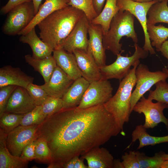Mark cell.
Returning <instances> with one entry per match:
<instances>
[{
    "mask_svg": "<svg viewBox=\"0 0 168 168\" xmlns=\"http://www.w3.org/2000/svg\"><path fill=\"white\" fill-rule=\"evenodd\" d=\"M122 132L103 105L63 108L38 125L36 138L46 141L52 155L48 168H62L70 159L100 147Z\"/></svg>",
    "mask_w": 168,
    "mask_h": 168,
    "instance_id": "obj_1",
    "label": "cell"
},
{
    "mask_svg": "<svg viewBox=\"0 0 168 168\" xmlns=\"http://www.w3.org/2000/svg\"><path fill=\"white\" fill-rule=\"evenodd\" d=\"M84 15L70 6L55 11L37 25L40 38L54 50L57 49Z\"/></svg>",
    "mask_w": 168,
    "mask_h": 168,
    "instance_id": "obj_2",
    "label": "cell"
},
{
    "mask_svg": "<svg viewBox=\"0 0 168 168\" xmlns=\"http://www.w3.org/2000/svg\"><path fill=\"white\" fill-rule=\"evenodd\" d=\"M138 65L133 66L128 74L120 81L115 95L103 104L106 110L113 116L122 132L124 125L129 121L132 112L130 100L132 90L136 85L135 72Z\"/></svg>",
    "mask_w": 168,
    "mask_h": 168,
    "instance_id": "obj_3",
    "label": "cell"
},
{
    "mask_svg": "<svg viewBox=\"0 0 168 168\" xmlns=\"http://www.w3.org/2000/svg\"><path fill=\"white\" fill-rule=\"evenodd\" d=\"M134 16L127 11H119L112 18L107 32L103 35V44L105 49L110 50L114 55L123 52L122 44L119 42L122 37L130 38L137 43V35L134 28Z\"/></svg>",
    "mask_w": 168,
    "mask_h": 168,
    "instance_id": "obj_4",
    "label": "cell"
},
{
    "mask_svg": "<svg viewBox=\"0 0 168 168\" xmlns=\"http://www.w3.org/2000/svg\"><path fill=\"white\" fill-rule=\"evenodd\" d=\"M135 51L131 56L128 54L126 56L121 55L122 52L117 54L116 60L112 64L99 68L101 78L109 80L115 79L120 81L125 77L129 73L130 68L140 64V59L147 57L149 52L134 43Z\"/></svg>",
    "mask_w": 168,
    "mask_h": 168,
    "instance_id": "obj_5",
    "label": "cell"
},
{
    "mask_svg": "<svg viewBox=\"0 0 168 168\" xmlns=\"http://www.w3.org/2000/svg\"><path fill=\"white\" fill-rule=\"evenodd\" d=\"M35 16L32 1L17 5L8 13L2 31L9 35H18L30 22Z\"/></svg>",
    "mask_w": 168,
    "mask_h": 168,
    "instance_id": "obj_6",
    "label": "cell"
},
{
    "mask_svg": "<svg viewBox=\"0 0 168 168\" xmlns=\"http://www.w3.org/2000/svg\"><path fill=\"white\" fill-rule=\"evenodd\" d=\"M135 74V88L132 92L130 100L132 111L136 104L152 86L160 81H166L168 78V74L165 72L150 71L147 65L142 63L137 67Z\"/></svg>",
    "mask_w": 168,
    "mask_h": 168,
    "instance_id": "obj_7",
    "label": "cell"
},
{
    "mask_svg": "<svg viewBox=\"0 0 168 168\" xmlns=\"http://www.w3.org/2000/svg\"><path fill=\"white\" fill-rule=\"evenodd\" d=\"M152 101L143 96L134 106L133 111L144 114L145 120L143 125L146 128H153L162 123L168 130V119L163 112L164 110L168 108V104L157 101L154 103Z\"/></svg>",
    "mask_w": 168,
    "mask_h": 168,
    "instance_id": "obj_8",
    "label": "cell"
},
{
    "mask_svg": "<svg viewBox=\"0 0 168 168\" xmlns=\"http://www.w3.org/2000/svg\"><path fill=\"white\" fill-rule=\"evenodd\" d=\"M159 2L153 0L147 2H140L132 0H117V5L119 11H127L136 17L140 22L143 30L144 43L143 48L149 52L151 55L156 54L154 49L151 44L147 30V15L151 7Z\"/></svg>",
    "mask_w": 168,
    "mask_h": 168,
    "instance_id": "obj_9",
    "label": "cell"
},
{
    "mask_svg": "<svg viewBox=\"0 0 168 168\" xmlns=\"http://www.w3.org/2000/svg\"><path fill=\"white\" fill-rule=\"evenodd\" d=\"M113 88L108 80L101 78L90 83L78 108H86L103 105L112 96Z\"/></svg>",
    "mask_w": 168,
    "mask_h": 168,
    "instance_id": "obj_10",
    "label": "cell"
},
{
    "mask_svg": "<svg viewBox=\"0 0 168 168\" xmlns=\"http://www.w3.org/2000/svg\"><path fill=\"white\" fill-rule=\"evenodd\" d=\"M38 125H20L7 134L6 144L13 155L20 157L24 147L36 138Z\"/></svg>",
    "mask_w": 168,
    "mask_h": 168,
    "instance_id": "obj_11",
    "label": "cell"
},
{
    "mask_svg": "<svg viewBox=\"0 0 168 168\" xmlns=\"http://www.w3.org/2000/svg\"><path fill=\"white\" fill-rule=\"evenodd\" d=\"M90 22L84 15L57 49H62L71 53L77 49L87 50L89 41L87 35Z\"/></svg>",
    "mask_w": 168,
    "mask_h": 168,
    "instance_id": "obj_12",
    "label": "cell"
},
{
    "mask_svg": "<svg viewBox=\"0 0 168 168\" xmlns=\"http://www.w3.org/2000/svg\"><path fill=\"white\" fill-rule=\"evenodd\" d=\"M36 106L26 89L17 86L12 92L4 112L25 114Z\"/></svg>",
    "mask_w": 168,
    "mask_h": 168,
    "instance_id": "obj_13",
    "label": "cell"
},
{
    "mask_svg": "<svg viewBox=\"0 0 168 168\" xmlns=\"http://www.w3.org/2000/svg\"><path fill=\"white\" fill-rule=\"evenodd\" d=\"M82 77L90 83L101 78L100 68L88 50L77 49L73 52Z\"/></svg>",
    "mask_w": 168,
    "mask_h": 168,
    "instance_id": "obj_14",
    "label": "cell"
},
{
    "mask_svg": "<svg viewBox=\"0 0 168 168\" xmlns=\"http://www.w3.org/2000/svg\"><path fill=\"white\" fill-rule=\"evenodd\" d=\"M74 81L57 66L49 81L40 86L49 96L62 98Z\"/></svg>",
    "mask_w": 168,
    "mask_h": 168,
    "instance_id": "obj_15",
    "label": "cell"
},
{
    "mask_svg": "<svg viewBox=\"0 0 168 168\" xmlns=\"http://www.w3.org/2000/svg\"><path fill=\"white\" fill-rule=\"evenodd\" d=\"M89 39L87 50L92 54L99 68L106 65V56L103 44V32L100 25L90 22L88 29Z\"/></svg>",
    "mask_w": 168,
    "mask_h": 168,
    "instance_id": "obj_16",
    "label": "cell"
},
{
    "mask_svg": "<svg viewBox=\"0 0 168 168\" xmlns=\"http://www.w3.org/2000/svg\"><path fill=\"white\" fill-rule=\"evenodd\" d=\"M34 80V77L28 75L19 68L6 65L0 68V87L12 85L26 89Z\"/></svg>",
    "mask_w": 168,
    "mask_h": 168,
    "instance_id": "obj_17",
    "label": "cell"
},
{
    "mask_svg": "<svg viewBox=\"0 0 168 168\" xmlns=\"http://www.w3.org/2000/svg\"><path fill=\"white\" fill-rule=\"evenodd\" d=\"M53 56L57 66L72 79L75 81L82 77L73 53L60 48L54 50Z\"/></svg>",
    "mask_w": 168,
    "mask_h": 168,
    "instance_id": "obj_18",
    "label": "cell"
},
{
    "mask_svg": "<svg viewBox=\"0 0 168 168\" xmlns=\"http://www.w3.org/2000/svg\"><path fill=\"white\" fill-rule=\"evenodd\" d=\"M90 83L83 77L74 81L61 98L63 108L77 107Z\"/></svg>",
    "mask_w": 168,
    "mask_h": 168,
    "instance_id": "obj_19",
    "label": "cell"
},
{
    "mask_svg": "<svg viewBox=\"0 0 168 168\" xmlns=\"http://www.w3.org/2000/svg\"><path fill=\"white\" fill-rule=\"evenodd\" d=\"M69 1L70 0H45L44 3L40 6L32 21L18 35L26 34L52 13L69 6L68 4Z\"/></svg>",
    "mask_w": 168,
    "mask_h": 168,
    "instance_id": "obj_20",
    "label": "cell"
},
{
    "mask_svg": "<svg viewBox=\"0 0 168 168\" xmlns=\"http://www.w3.org/2000/svg\"><path fill=\"white\" fill-rule=\"evenodd\" d=\"M81 158L86 161L88 168H113L114 157L104 147H94Z\"/></svg>",
    "mask_w": 168,
    "mask_h": 168,
    "instance_id": "obj_21",
    "label": "cell"
},
{
    "mask_svg": "<svg viewBox=\"0 0 168 168\" xmlns=\"http://www.w3.org/2000/svg\"><path fill=\"white\" fill-rule=\"evenodd\" d=\"M20 41L29 45L32 51V56L42 59L51 55L54 49L47 44L38 37L33 28L25 35H21Z\"/></svg>",
    "mask_w": 168,
    "mask_h": 168,
    "instance_id": "obj_22",
    "label": "cell"
},
{
    "mask_svg": "<svg viewBox=\"0 0 168 168\" xmlns=\"http://www.w3.org/2000/svg\"><path fill=\"white\" fill-rule=\"evenodd\" d=\"M7 135L0 129V168H27L28 162L9 151L6 144Z\"/></svg>",
    "mask_w": 168,
    "mask_h": 168,
    "instance_id": "obj_23",
    "label": "cell"
},
{
    "mask_svg": "<svg viewBox=\"0 0 168 168\" xmlns=\"http://www.w3.org/2000/svg\"><path fill=\"white\" fill-rule=\"evenodd\" d=\"M24 58L26 62L42 75L45 83L49 80L57 66L52 55L42 59L35 58L30 54L25 55Z\"/></svg>",
    "mask_w": 168,
    "mask_h": 168,
    "instance_id": "obj_24",
    "label": "cell"
},
{
    "mask_svg": "<svg viewBox=\"0 0 168 168\" xmlns=\"http://www.w3.org/2000/svg\"><path fill=\"white\" fill-rule=\"evenodd\" d=\"M131 136L132 142L127 148H129L132 144L137 140L139 141L138 150L146 146H154L161 143L168 142V135L162 137L151 136L147 133V129L142 124L136 126L133 131Z\"/></svg>",
    "mask_w": 168,
    "mask_h": 168,
    "instance_id": "obj_25",
    "label": "cell"
},
{
    "mask_svg": "<svg viewBox=\"0 0 168 168\" xmlns=\"http://www.w3.org/2000/svg\"><path fill=\"white\" fill-rule=\"evenodd\" d=\"M117 0H106L105 4L101 12L91 22L93 24L101 26L103 35L109 30L112 18L119 11Z\"/></svg>",
    "mask_w": 168,
    "mask_h": 168,
    "instance_id": "obj_26",
    "label": "cell"
},
{
    "mask_svg": "<svg viewBox=\"0 0 168 168\" xmlns=\"http://www.w3.org/2000/svg\"><path fill=\"white\" fill-rule=\"evenodd\" d=\"M168 0L153 4L148 12L147 24L155 25L158 23L168 24Z\"/></svg>",
    "mask_w": 168,
    "mask_h": 168,
    "instance_id": "obj_27",
    "label": "cell"
},
{
    "mask_svg": "<svg viewBox=\"0 0 168 168\" xmlns=\"http://www.w3.org/2000/svg\"><path fill=\"white\" fill-rule=\"evenodd\" d=\"M147 30L152 46L155 47L158 52L162 44L168 39V27L161 24H147Z\"/></svg>",
    "mask_w": 168,
    "mask_h": 168,
    "instance_id": "obj_28",
    "label": "cell"
},
{
    "mask_svg": "<svg viewBox=\"0 0 168 168\" xmlns=\"http://www.w3.org/2000/svg\"><path fill=\"white\" fill-rule=\"evenodd\" d=\"M165 153L160 152L156 153L153 156H149L143 152H136L140 168H161L164 161L163 156Z\"/></svg>",
    "mask_w": 168,
    "mask_h": 168,
    "instance_id": "obj_29",
    "label": "cell"
},
{
    "mask_svg": "<svg viewBox=\"0 0 168 168\" xmlns=\"http://www.w3.org/2000/svg\"><path fill=\"white\" fill-rule=\"evenodd\" d=\"M24 115L4 112L0 116V129L7 134L20 125Z\"/></svg>",
    "mask_w": 168,
    "mask_h": 168,
    "instance_id": "obj_30",
    "label": "cell"
},
{
    "mask_svg": "<svg viewBox=\"0 0 168 168\" xmlns=\"http://www.w3.org/2000/svg\"><path fill=\"white\" fill-rule=\"evenodd\" d=\"M35 160L43 163L50 164L52 155L45 140L43 138H36L35 140Z\"/></svg>",
    "mask_w": 168,
    "mask_h": 168,
    "instance_id": "obj_31",
    "label": "cell"
},
{
    "mask_svg": "<svg viewBox=\"0 0 168 168\" xmlns=\"http://www.w3.org/2000/svg\"><path fill=\"white\" fill-rule=\"evenodd\" d=\"M68 4L83 12L90 22L98 15L92 0H70Z\"/></svg>",
    "mask_w": 168,
    "mask_h": 168,
    "instance_id": "obj_32",
    "label": "cell"
},
{
    "mask_svg": "<svg viewBox=\"0 0 168 168\" xmlns=\"http://www.w3.org/2000/svg\"><path fill=\"white\" fill-rule=\"evenodd\" d=\"M47 116L43 113L41 105L36 106L31 111L25 114L20 125H38L42 123Z\"/></svg>",
    "mask_w": 168,
    "mask_h": 168,
    "instance_id": "obj_33",
    "label": "cell"
},
{
    "mask_svg": "<svg viewBox=\"0 0 168 168\" xmlns=\"http://www.w3.org/2000/svg\"><path fill=\"white\" fill-rule=\"evenodd\" d=\"M155 85V90L149 91L147 98L168 104V83L166 81H161Z\"/></svg>",
    "mask_w": 168,
    "mask_h": 168,
    "instance_id": "obj_34",
    "label": "cell"
},
{
    "mask_svg": "<svg viewBox=\"0 0 168 168\" xmlns=\"http://www.w3.org/2000/svg\"><path fill=\"white\" fill-rule=\"evenodd\" d=\"M41 105L42 112L47 117L58 112L63 108L61 98L49 96Z\"/></svg>",
    "mask_w": 168,
    "mask_h": 168,
    "instance_id": "obj_35",
    "label": "cell"
},
{
    "mask_svg": "<svg viewBox=\"0 0 168 168\" xmlns=\"http://www.w3.org/2000/svg\"><path fill=\"white\" fill-rule=\"evenodd\" d=\"M26 89L36 106L41 105L49 96L40 86L33 83L29 85Z\"/></svg>",
    "mask_w": 168,
    "mask_h": 168,
    "instance_id": "obj_36",
    "label": "cell"
},
{
    "mask_svg": "<svg viewBox=\"0 0 168 168\" xmlns=\"http://www.w3.org/2000/svg\"><path fill=\"white\" fill-rule=\"evenodd\" d=\"M17 86L10 85L0 87V116L4 112L10 98Z\"/></svg>",
    "mask_w": 168,
    "mask_h": 168,
    "instance_id": "obj_37",
    "label": "cell"
},
{
    "mask_svg": "<svg viewBox=\"0 0 168 168\" xmlns=\"http://www.w3.org/2000/svg\"><path fill=\"white\" fill-rule=\"evenodd\" d=\"M121 159L124 168H140L135 151L125 152Z\"/></svg>",
    "mask_w": 168,
    "mask_h": 168,
    "instance_id": "obj_38",
    "label": "cell"
},
{
    "mask_svg": "<svg viewBox=\"0 0 168 168\" xmlns=\"http://www.w3.org/2000/svg\"><path fill=\"white\" fill-rule=\"evenodd\" d=\"M35 139L28 144L24 148L20 157L24 161L28 162L29 161L35 160Z\"/></svg>",
    "mask_w": 168,
    "mask_h": 168,
    "instance_id": "obj_39",
    "label": "cell"
},
{
    "mask_svg": "<svg viewBox=\"0 0 168 168\" xmlns=\"http://www.w3.org/2000/svg\"><path fill=\"white\" fill-rule=\"evenodd\" d=\"M31 1L32 0H9L7 4L1 8V12L2 14H6L17 5Z\"/></svg>",
    "mask_w": 168,
    "mask_h": 168,
    "instance_id": "obj_40",
    "label": "cell"
},
{
    "mask_svg": "<svg viewBox=\"0 0 168 168\" xmlns=\"http://www.w3.org/2000/svg\"><path fill=\"white\" fill-rule=\"evenodd\" d=\"M105 0H92L95 9L98 15L101 12Z\"/></svg>",
    "mask_w": 168,
    "mask_h": 168,
    "instance_id": "obj_41",
    "label": "cell"
},
{
    "mask_svg": "<svg viewBox=\"0 0 168 168\" xmlns=\"http://www.w3.org/2000/svg\"><path fill=\"white\" fill-rule=\"evenodd\" d=\"M158 52L168 60V40L166 41L162 45ZM166 68L168 69V63Z\"/></svg>",
    "mask_w": 168,
    "mask_h": 168,
    "instance_id": "obj_42",
    "label": "cell"
},
{
    "mask_svg": "<svg viewBox=\"0 0 168 168\" xmlns=\"http://www.w3.org/2000/svg\"><path fill=\"white\" fill-rule=\"evenodd\" d=\"M84 159L79 158V156L76 157L74 168H88L87 165H86L84 162Z\"/></svg>",
    "mask_w": 168,
    "mask_h": 168,
    "instance_id": "obj_43",
    "label": "cell"
},
{
    "mask_svg": "<svg viewBox=\"0 0 168 168\" xmlns=\"http://www.w3.org/2000/svg\"><path fill=\"white\" fill-rule=\"evenodd\" d=\"M77 156H76L73 157L63 165V168H74L75 163Z\"/></svg>",
    "mask_w": 168,
    "mask_h": 168,
    "instance_id": "obj_44",
    "label": "cell"
},
{
    "mask_svg": "<svg viewBox=\"0 0 168 168\" xmlns=\"http://www.w3.org/2000/svg\"><path fill=\"white\" fill-rule=\"evenodd\" d=\"M113 168H124V166L122 162L119 159H114L113 163Z\"/></svg>",
    "mask_w": 168,
    "mask_h": 168,
    "instance_id": "obj_45",
    "label": "cell"
},
{
    "mask_svg": "<svg viewBox=\"0 0 168 168\" xmlns=\"http://www.w3.org/2000/svg\"><path fill=\"white\" fill-rule=\"evenodd\" d=\"M34 7L35 16L37 13L42 0H32Z\"/></svg>",
    "mask_w": 168,
    "mask_h": 168,
    "instance_id": "obj_46",
    "label": "cell"
},
{
    "mask_svg": "<svg viewBox=\"0 0 168 168\" xmlns=\"http://www.w3.org/2000/svg\"><path fill=\"white\" fill-rule=\"evenodd\" d=\"M161 168H168V160L163 161L161 166Z\"/></svg>",
    "mask_w": 168,
    "mask_h": 168,
    "instance_id": "obj_47",
    "label": "cell"
},
{
    "mask_svg": "<svg viewBox=\"0 0 168 168\" xmlns=\"http://www.w3.org/2000/svg\"><path fill=\"white\" fill-rule=\"evenodd\" d=\"M133 1L138 2H149L151 1H152L153 0H132ZM159 2H161L164 0H158Z\"/></svg>",
    "mask_w": 168,
    "mask_h": 168,
    "instance_id": "obj_48",
    "label": "cell"
},
{
    "mask_svg": "<svg viewBox=\"0 0 168 168\" xmlns=\"http://www.w3.org/2000/svg\"><path fill=\"white\" fill-rule=\"evenodd\" d=\"M163 159L164 161L168 160V154L165 153L163 156Z\"/></svg>",
    "mask_w": 168,
    "mask_h": 168,
    "instance_id": "obj_49",
    "label": "cell"
},
{
    "mask_svg": "<svg viewBox=\"0 0 168 168\" xmlns=\"http://www.w3.org/2000/svg\"><path fill=\"white\" fill-rule=\"evenodd\" d=\"M162 71L165 72L168 74V69L166 67H164L162 69Z\"/></svg>",
    "mask_w": 168,
    "mask_h": 168,
    "instance_id": "obj_50",
    "label": "cell"
}]
</instances>
